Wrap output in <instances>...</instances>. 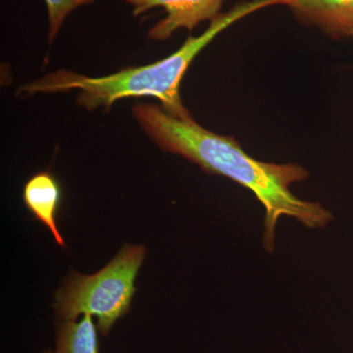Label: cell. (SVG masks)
<instances>
[{
	"instance_id": "ba28073f",
	"label": "cell",
	"mask_w": 353,
	"mask_h": 353,
	"mask_svg": "<svg viewBox=\"0 0 353 353\" xmlns=\"http://www.w3.org/2000/svg\"><path fill=\"white\" fill-rule=\"evenodd\" d=\"M94 0H44L48 7V22H50V31L48 39L50 43L60 32L64 21L70 14L79 7L92 4Z\"/></svg>"
},
{
	"instance_id": "5b68a950",
	"label": "cell",
	"mask_w": 353,
	"mask_h": 353,
	"mask_svg": "<svg viewBox=\"0 0 353 353\" xmlns=\"http://www.w3.org/2000/svg\"><path fill=\"white\" fill-rule=\"evenodd\" d=\"M301 24L330 38H353V0H281Z\"/></svg>"
},
{
	"instance_id": "277c9868",
	"label": "cell",
	"mask_w": 353,
	"mask_h": 353,
	"mask_svg": "<svg viewBox=\"0 0 353 353\" xmlns=\"http://www.w3.org/2000/svg\"><path fill=\"white\" fill-rule=\"evenodd\" d=\"M134 16L143 15L155 7H163L166 17L153 26L148 39L165 41L180 29L192 31L201 22L216 19L225 0H126Z\"/></svg>"
},
{
	"instance_id": "8992f818",
	"label": "cell",
	"mask_w": 353,
	"mask_h": 353,
	"mask_svg": "<svg viewBox=\"0 0 353 353\" xmlns=\"http://www.w3.org/2000/svg\"><path fill=\"white\" fill-rule=\"evenodd\" d=\"M26 208L50 230L57 245L65 248V241L57 225L63 192L57 176L50 171H39L26 182L22 192Z\"/></svg>"
},
{
	"instance_id": "52a82bcc",
	"label": "cell",
	"mask_w": 353,
	"mask_h": 353,
	"mask_svg": "<svg viewBox=\"0 0 353 353\" xmlns=\"http://www.w3.org/2000/svg\"><path fill=\"white\" fill-rule=\"evenodd\" d=\"M97 324L92 315L82 319L60 320L57 328L55 348L43 353H99Z\"/></svg>"
},
{
	"instance_id": "6da1fadb",
	"label": "cell",
	"mask_w": 353,
	"mask_h": 353,
	"mask_svg": "<svg viewBox=\"0 0 353 353\" xmlns=\"http://www.w3.org/2000/svg\"><path fill=\"white\" fill-rule=\"evenodd\" d=\"M132 113L161 150L187 158L206 173L226 176L254 194L264 208L263 245L267 252L275 250L276 226L282 216L294 218L308 229H321L333 220L331 211L321 204L303 201L290 192L292 183L309 176L301 165L259 161L248 155L233 137L208 131L192 117H176L157 104H136Z\"/></svg>"
},
{
	"instance_id": "3957f363",
	"label": "cell",
	"mask_w": 353,
	"mask_h": 353,
	"mask_svg": "<svg viewBox=\"0 0 353 353\" xmlns=\"http://www.w3.org/2000/svg\"><path fill=\"white\" fill-rule=\"evenodd\" d=\"M143 245L125 243L115 259L94 275L70 272L55 294L54 309L60 320L80 315L97 318L101 336H108L115 323L129 312L136 294L137 276L145 260Z\"/></svg>"
},
{
	"instance_id": "7a4b0ae2",
	"label": "cell",
	"mask_w": 353,
	"mask_h": 353,
	"mask_svg": "<svg viewBox=\"0 0 353 353\" xmlns=\"http://www.w3.org/2000/svg\"><path fill=\"white\" fill-rule=\"evenodd\" d=\"M280 6V0H250L220 14L199 37H190L180 50L168 57L145 66L120 70L101 78H90L59 70L19 88L21 94H64L79 90L78 103L88 111L102 108L110 110L113 104L128 97H155L165 110L176 117H192L183 106L180 85L190 65L221 32L259 9Z\"/></svg>"
}]
</instances>
